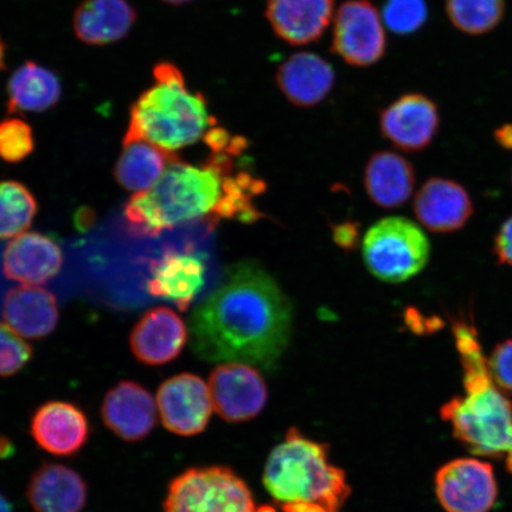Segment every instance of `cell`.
Wrapping results in <instances>:
<instances>
[{"mask_svg": "<svg viewBox=\"0 0 512 512\" xmlns=\"http://www.w3.org/2000/svg\"><path fill=\"white\" fill-rule=\"evenodd\" d=\"M100 415L108 430L126 443H139L150 437L159 416L156 399L149 390L127 380L108 390Z\"/></svg>", "mask_w": 512, "mask_h": 512, "instance_id": "4fadbf2b", "label": "cell"}, {"mask_svg": "<svg viewBox=\"0 0 512 512\" xmlns=\"http://www.w3.org/2000/svg\"><path fill=\"white\" fill-rule=\"evenodd\" d=\"M5 53H6L5 43L2 40V37H0V70H3L5 67Z\"/></svg>", "mask_w": 512, "mask_h": 512, "instance_id": "ab89813d", "label": "cell"}, {"mask_svg": "<svg viewBox=\"0 0 512 512\" xmlns=\"http://www.w3.org/2000/svg\"><path fill=\"white\" fill-rule=\"evenodd\" d=\"M446 12L458 30L483 35L502 22L505 0H447Z\"/></svg>", "mask_w": 512, "mask_h": 512, "instance_id": "83f0119b", "label": "cell"}, {"mask_svg": "<svg viewBox=\"0 0 512 512\" xmlns=\"http://www.w3.org/2000/svg\"><path fill=\"white\" fill-rule=\"evenodd\" d=\"M415 184L413 165L390 151L376 152L364 170L367 194L376 206L395 209L411 198Z\"/></svg>", "mask_w": 512, "mask_h": 512, "instance_id": "cb8c5ba5", "label": "cell"}, {"mask_svg": "<svg viewBox=\"0 0 512 512\" xmlns=\"http://www.w3.org/2000/svg\"><path fill=\"white\" fill-rule=\"evenodd\" d=\"M439 126L437 105L419 93L401 96L380 115L383 136L399 150L409 153L427 149L437 136Z\"/></svg>", "mask_w": 512, "mask_h": 512, "instance_id": "5bb4252c", "label": "cell"}, {"mask_svg": "<svg viewBox=\"0 0 512 512\" xmlns=\"http://www.w3.org/2000/svg\"><path fill=\"white\" fill-rule=\"evenodd\" d=\"M356 238L355 229L351 226H343L341 229H339V232L336 233V240L339 242V245L342 247L352 246V243H354V240Z\"/></svg>", "mask_w": 512, "mask_h": 512, "instance_id": "8d00e7d4", "label": "cell"}, {"mask_svg": "<svg viewBox=\"0 0 512 512\" xmlns=\"http://www.w3.org/2000/svg\"><path fill=\"white\" fill-rule=\"evenodd\" d=\"M63 266L62 249L54 239L41 233L16 236L3 255L6 278L24 285L46 284Z\"/></svg>", "mask_w": 512, "mask_h": 512, "instance_id": "d6986e66", "label": "cell"}, {"mask_svg": "<svg viewBox=\"0 0 512 512\" xmlns=\"http://www.w3.org/2000/svg\"><path fill=\"white\" fill-rule=\"evenodd\" d=\"M30 435L36 445L54 457H73L91 439L92 426L85 411L73 402L43 403L30 419Z\"/></svg>", "mask_w": 512, "mask_h": 512, "instance_id": "7c38bea8", "label": "cell"}, {"mask_svg": "<svg viewBox=\"0 0 512 512\" xmlns=\"http://www.w3.org/2000/svg\"><path fill=\"white\" fill-rule=\"evenodd\" d=\"M284 512H330L323 505L316 503H286L281 505Z\"/></svg>", "mask_w": 512, "mask_h": 512, "instance_id": "836d02e7", "label": "cell"}, {"mask_svg": "<svg viewBox=\"0 0 512 512\" xmlns=\"http://www.w3.org/2000/svg\"><path fill=\"white\" fill-rule=\"evenodd\" d=\"M37 211L36 197L27 185L16 181L0 182V240L23 234Z\"/></svg>", "mask_w": 512, "mask_h": 512, "instance_id": "4316f807", "label": "cell"}, {"mask_svg": "<svg viewBox=\"0 0 512 512\" xmlns=\"http://www.w3.org/2000/svg\"><path fill=\"white\" fill-rule=\"evenodd\" d=\"M3 318L17 335L28 339L47 337L59 324V304L53 292L38 285L11 288L3 302Z\"/></svg>", "mask_w": 512, "mask_h": 512, "instance_id": "44dd1931", "label": "cell"}, {"mask_svg": "<svg viewBox=\"0 0 512 512\" xmlns=\"http://www.w3.org/2000/svg\"><path fill=\"white\" fill-rule=\"evenodd\" d=\"M95 221V214L92 209L81 208L75 216V226L82 232L86 229L91 228Z\"/></svg>", "mask_w": 512, "mask_h": 512, "instance_id": "e575fe53", "label": "cell"}, {"mask_svg": "<svg viewBox=\"0 0 512 512\" xmlns=\"http://www.w3.org/2000/svg\"><path fill=\"white\" fill-rule=\"evenodd\" d=\"M416 219L433 233H453L473 214L469 192L451 179L434 177L422 185L414 201Z\"/></svg>", "mask_w": 512, "mask_h": 512, "instance_id": "e0dca14e", "label": "cell"}, {"mask_svg": "<svg viewBox=\"0 0 512 512\" xmlns=\"http://www.w3.org/2000/svg\"><path fill=\"white\" fill-rule=\"evenodd\" d=\"M137 22L128 0H83L74 12L76 37L88 46H107L123 40Z\"/></svg>", "mask_w": 512, "mask_h": 512, "instance_id": "603a6c76", "label": "cell"}, {"mask_svg": "<svg viewBox=\"0 0 512 512\" xmlns=\"http://www.w3.org/2000/svg\"><path fill=\"white\" fill-rule=\"evenodd\" d=\"M124 146L114 166V177L121 187L130 191H147L163 176L166 168L178 157L162 147L138 140Z\"/></svg>", "mask_w": 512, "mask_h": 512, "instance_id": "484cf974", "label": "cell"}, {"mask_svg": "<svg viewBox=\"0 0 512 512\" xmlns=\"http://www.w3.org/2000/svg\"><path fill=\"white\" fill-rule=\"evenodd\" d=\"M496 142L505 150L512 151V124H505L495 131Z\"/></svg>", "mask_w": 512, "mask_h": 512, "instance_id": "d590c367", "label": "cell"}, {"mask_svg": "<svg viewBox=\"0 0 512 512\" xmlns=\"http://www.w3.org/2000/svg\"><path fill=\"white\" fill-rule=\"evenodd\" d=\"M262 480L280 505L316 503L339 512L351 494L345 472L330 463L328 445L304 437L296 427L273 448Z\"/></svg>", "mask_w": 512, "mask_h": 512, "instance_id": "277c9868", "label": "cell"}, {"mask_svg": "<svg viewBox=\"0 0 512 512\" xmlns=\"http://www.w3.org/2000/svg\"><path fill=\"white\" fill-rule=\"evenodd\" d=\"M16 447L11 439L0 435V460L9 459L14 456Z\"/></svg>", "mask_w": 512, "mask_h": 512, "instance_id": "74e56055", "label": "cell"}, {"mask_svg": "<svg viewBox=\"0 0 512 512\" xmlns=\"http://www.w3.org/2000/svg\"><path fill=\"white\" fill-rule=\"evenodd\" d=\"M153 78L155 85L146 89L131 107L123 145L144 140L176 152L195 144L215 126L206 98L190 91L175 64H156Z\"/></svg>", "mask_w": 512, "mask_h": 512, "instance_id": "3957f363", "label": "cell"}, {"mask_svg": "<svg viewBox=\"0 0 512 512\" xmlns=\"http://www.w3.org/2000/svg\"><path fill=\"white\" fill-rule=\"evenodd\" d=\"M189 332L183 319L170 307L159 306L145 313L134 326L130 347L145 366H164L182 354Z\"/></svg>", "mask_w": 512, "mask_h": 512, "instance_id": "9a60e30c", "label": "cell"}, {"mask_svg": "<svg viewBox=\"0 0 512 512\" xmlns=\"http://www.w3.org/2000/svg\"><path fill=\"white\" fill-rule=\"evenodd\" d=\"M440 408L441 419L452 426L454 437L472 453L499 458L512 452V405L494 380L465 387Z\"/></svg>", "mask_w": 512, "mask_h": 512, "instance_id": "5b68a950", "label": "cell"}, {"mask_svg": "<svg viewBox=\"0 0 512 512\" xmlns=\"http://www.w3.org/2000/svg\"><path fill=\"white\" fill-rule=\"evenodd\" d=\"M34 356L31 345L8 325L0 323V377H11L28 366Z\"/></svg>", "mask_w": 512, "mask_h": 512, "instance_id": "4dcf8cb0", "label": "cell"}, {"mask_svg": "<svg viewBox=\"0 0 512 512\" xmlns=\"http://www.w3.org/2000/svg\"><path fill=\"white\" fill-rule=\"evenodd\" d=\"M86 480L73 467L43 463L32 472L27 499L35 512H83L88 503Z\"/></svg>", "mask_w": 512, "mask_h": 512, "instance_id": "ac0fdd59", "label": "cell"}, {"mask_svg": "<svg viewBox=\"0 0 512 512\" xmlns=\"http://www.w3.org/2000/svg\"><path fill=\"white\" fill-rule=\"evenodd\" d=\"M214 411L228 422H245L258 416L268 400L264 377L245 363H222L209 377Z\"/></svg>", "mask_w": 512, "mask_h": 512, "instance_id": "8fae6325", "label": "cell"}, {"mask_svg": "<svg viewBox=\"0 0 512 512\" xmlns=\"http://www.w3.org/2000/svg\"><path fill=\"white\" fill-rule=\"evenodd\" d=\"M34 150V132L27 121L21 118L0 121V158L4 162H23Z\"/></svg>", "mask_w": 512, "mask_h": 512, "instance_id": "f1b7e54d", "label": "cell"}, {"mask_svg": "<svg viewBox=\"0 0 512 512\" xmlns=\"http://www.w3.org/2000/svg\"><path fill=\"white\" fill-rule=\"evenodd\" d=\"M255 512H277L271 505H262L259 509H256Z\"/></svg>", "mask_w": 512, "mask_h": 512, "instance_id": "b9f144b4", "label": "cell"}, {"mask_svg": "<svg viewBox=\"0 0 512 512\" xmlns=\"http://www.w3.org/2000/svg\"><path fill=\"white\" fill-rule=\"evenodd\" d=\"M292 323L290 299L277 281L255 262L243 261L192 312L191 348L202 361L274 370L290 344Z\"/></svg>", "mask_w": 512, "mask_h": 512, "instance_id": "6da1fadb", "label": "cell"}, {"mask_svg": "<svg viewBox=\"0 0 512 512\" xmlns=\"http://www.w3.org/2000/svg\"><path fill=\"white\" fill-rule=\"evenodd\" d=\"M505 463H507V469L510 472V475H512V452L507 454V459H505Z\"/></svg>", "mask_w": 512, "mask_h": 512, "instance_id": "7bdbcfd3", "label": "cell"}, {"mask_svg": "<svg viewBox=\"0 0 512 512\" xmlns=\"http://www.w3.org/2000/svg\"><path fill=\"white\" fill-rule=\"evenodd\" d=\"M156 402L165 430L178 437L201 434L214 411L208 384L189 373L172 376L160 384Z\"/></svg>", "mask_w": 512, "mask_h": 512, "instance_id": "9c48e42d", "label": "cell"}, {"mask_svg": "<svg viewBox=\"0 0 512 512\" xmlns=\"http://www.w3.org/2000/svg\"><path fill=\"white\" fill-rule=\"evenodd\" d=\"M164 3L170 5H183L192 2V0H163Z\"/></svg>", "mask_w": 512, "mask_h": 512, "instance_id": "60d3db41", "label": "cell"}, {"mask_svg": "<svg viewBox=\"0 0 512 512\" xmlns=\"http://www.w3.org/2000/svg\"><path fill=\"white\" fill-rule=\"evenodd\" d=\"M425 0H388L383 10L387 27L399 35L412 34L427 21Z\"/></svg>", "mask_w": 512, "mask_h": 512, "instance_id": "f546056e", "label": "cell"}, {"mask_svg": "<svg viewBox=\"0 0 512 512\" xmlns=\"http://www.w3.org/2000/svg\"><path fill=\"white\" fill-rule=\"evenodd\" d=\"M494 382L512 394V339L499 343L488 360Z\"/></svg>", "mask_w": 512, "mask_h": 512, "instance_id": "1f68e13d", "label": "cell"}, {"mask_svg": "<svg viewBox=\"0 0 512 512\" xmlns=\"http://www.w3.org/2000/svg\"><path fill=\"white\" fill-rule=\"evenodd\" d=\"M62 95L59 78L50 69L25 62L15 70L8 85V112L41 113L57 105Z\"/></svg>", "mask_w": 512, "mask_h": 512, "instance_id": "d4e9b609", "label": "cell"}, {"mask_svg": "<svg viewBox=\"0 0 512 512\" xmlns=\"http://www.w3.org/2000/svg\"><path fill=\"white\" fill-rule=\"evenodd\" d=\"M331 48L350 66L369 67L382 59L387 49L386 32L371 0H347L339 6Z\"/></svg>", "mask_w": 512, "mask_h": 512, "instance_id": "ba28073f", "label": "cell"}, {"mask_svg": "<svg viewBox=\"0 0 512 512\" xmlns=\"http://www.w3.org/2000/svg\"><path fill=\"white\" fill-rule=\"evenodd\" d=\"M427 236L405 217L376 222L363 240V258L371 274L384 283L399 284L418 275L430 259Z\"/></svg>", "mask_w": 512, "mask_h": 512, "instance_id": "8992f818", "label": "cell"}, {"mask_svg": "<svg viewBox=\"0 0 512 512\" xmlns=\"http://www.w3.org/2000/svg\"><path fill=\"white\" fill-rule=\"evenodd\" d=\"M277 83L294 106L315 107L335 86V72L328 61L316 54L297 53L288 57L277 72Z\"/></svg>", "mask_w": 512, "mask_h": 512, "instance_id": "7402d4cb", "label": "cell"}, {"mask_svg": "<svg viewBox=\"0 0 512 512\" xmlns=\"http://www.w3.org/2000/svg\"><path fill=\"white\" fill-rule=\"evenodd\" d=\"M435 492L447 512H489L498 496L494 469L478 459L452 460L435 475Z\"/></svg>", "mask_w": 512, "mask_h": 512, "instance_id": "30bf717a", "label": "cell"}, {"mask_svg": "<svg viewBox=\"0 0 512 512\" xmlns=\"http://www.w3.org/2000/svg\"><path fill=\"white\" fill-rule=\"evenodd\" d=\"M223 171L208 158L202 166L177 157L151 190L137 192L124 210L128 232L137 238H156L164 229L214 215L223 196Z\"/></svg>", "mask_w": 512, "mask_h": 512, "instance_id": "7a4b0ae2", "label": "cell"}, {"mask_svg": "<svg viewBox=\"0 0 512 512\" xmlns=\"http://www.w3.org/2000/svg\"><path fill=\"white\" fill-rule=\"evenodd\" d=\"M147 291L187 311L206 284V265L200 255L168 249L151 262Z\"/></svg>", "mask_w": 512, "mask_h": 512, "instance_id": "2e32d148", "label": "cell"}, {"mask_svg": "<svg viewBox=\"0 0 512 512\" xmlns=\"http://www.w3.org/2000/svg\"><path fill=\"white\" fill-rule=\"evenodd\" d=\"M335 0H267L266 17L275 35L292 46L323 36L334 17Z\"/></svg>", "mask_w": 512, "mask_h": 512, "instance_id": "ffe728a7", "label": "cell"}, {"mask_svg": "<svg viewBox=\"0 0 512 512\" xmlns=\"http://www.w3.org/2000/svg\"><path fill=\"white\" fill-rule=\"evenodd\" d=\"M494 253L499 264L512 267V216L498 230Z\"/></svg>", "mask_w": 512, "mask_h": 512, "instance_id": "d6a6232c", "label": "cell"}, {"mask_svg": "<svg viewBox=\"0 0 512 512\" xmlns=\"http://www.w3.org/2000/svg\"><path fill=\"white\" fill-rule=\"evenodd\" d=\"M0 512H15L11 502L0 492Z\"/></svg>", "mask_w": 512, "mask_h": 512, "instance_id": "f35d334b", "label": "cell"}, {"mask_svg": "<svg viewBox=\"0 0 512 512\" xmlns=\"http://www.w3.org/2000/svg\"><path fill=\"white\" fill-rule=\"evenodd\" d=\"M164 512H255L251 489L226 466L191 467L171 480Z\"/></svg>", "mask_w": 512, "mask_h": 512, "instance_id": "52a82bcc", "label": "cell"}]
</instances>
